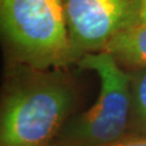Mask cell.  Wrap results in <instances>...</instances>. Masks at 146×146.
Instances as JSON below:
<instances>
[{"mask_svg": "<svg viewBox=\"0 0 146 146\" xmlns=\"http://www.w3.org/2000/svg\"><path fill=\"white\" fill-rule=\"evenodd\" d=\"M131 75L132 121L146 136V69L136 70Z\"/></svg>", "mask_w": 146, "mask_h": 146, "instance_id": "6", "label": "cell"}, {"mask_svg": "<svg viewBox=\"0 0 146 146\" xmlns=\"http://www.w3.org/2000/svg\"><path fill=\"white\" fill-rule=\"evenodd\" d=\"M51 146H61V145H58V144H54V143H53V144Z\"/></svg>", "mask_w": 146, "mask_h": 146, "instance_id": "9", "label": "cell"}, {"mask_svg": "<svg viewBox=\"0 0 146 146\" xmlns=\"http://www.w3.org/2000/svg\"><path fill=\"white\" fill-rule=\"evenodd\" d=\"M139 23L146 25V0H140L139 11Z\"/></svg>", "mask_w": 146, "mask_h": 146, "instance_id": "8", "label": "cell"}, {"mask_svg": "<svg viewBox=\"0 0 146 146\" xmlns=\"http://www.w3.org/2000/svg\"><path fill=\"white\" fill-rule=\"evenodd\" d=\"M68 41L75 65L104 52L120 31L139 23L140 0H64Z\"/></svg>", "mask_w": 146, "mask_h": 146, "instance_id": "4", "label": "cell"}, {"mask_svg": "<svg viewBox=\"0 0 146 146\" xmlns=\"http://www.w3.org/2000/svg\"><path fill=\"white\" fill-rule=\"evenodd\" d=\"M77 66L99 76V95L88 110L68 120L54 144L108 146L129 136L132 123L130 73L106 52L84 55Z\"/></svg>", "mask_w": 146, "mask_h": 146, "instance_id": "3", "label": "cell"}, {"mask_svg": "<svg viewBox=\"0 0 146 146\" xmlns=\"http://www.w3.org/2000/svg\"><path fill=\"white\" fill-rule=\"evenodd\" d=\"M108 146H146V136L144 135H129L123 140L118 141Z\"/></svg>", "mask_w": 146, "mask_h": 146, "instance_id": "7", "label": "cell"}, {"mask_svg": "<svg viewBox=\"0 0 146 146\" xmlns=\"http://www.w3.org/2000/svg\"><path fill=\"white\" fill-rule=\"evenodd\" d=\"M0 43L5 64L44 70L75 65L62 0H0Z\"/></svg>", "mask_w": 146, "mask_h": 146, "instance_id": "2", "label": "cell"}, {"mask_svg": "<svg viewBox=\"0 0 146 146\" xmlns=\"http://www.w3.org/2000/svg\"><path fill=\"white\" fill-rule=\"evenodd\" d=\"M104 52L128 73L146 69V25L137 23L120 31Z\"/></svg>", "mask_w": 146, "mask_h": 146, "instance_id": "5", "label": "cell"}, {"mask_svg": "<svg viewBox=\"0 0 146 146\" xmlns=\"http://www.w3.org/2000/svg\"><path fill=\"white\" fill-rule=\"evenodd\" d=\"M79 103L68 69L5 64L0 86V146H51Z\"/></svg>", "mask_w": 146, "mask_h": 146, "instance_id": "1", "label": "cell"}]
</instances>
